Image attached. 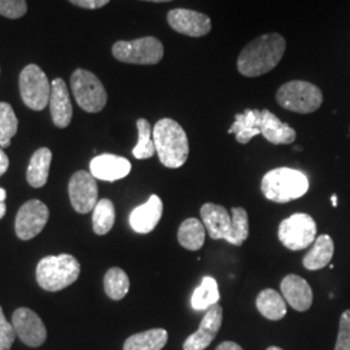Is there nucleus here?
<instances>
[{"label": "nucleus", "instance_id": "nucleus-30", "mask_svg": "<svg viewBox=\"0 0 350 350\" xmlns=\"http://www.w3.org/2000/svg\"><path fill=\"white\" fill-rule=\"evenodd\" d=\"M137 127H138V143L133 150V154L138 160H147L153 157L156 153V147L153 142V129L150 127V124L146 118H139L137 121Z\"/></svg>", "mask_w": 350, "mask_h": 350}, {"label": "nucleus", "instance_id": "nucleus-9", "mask_svg": "<svg viewBox=\"0 0 350 350\" xmlns=\"http://www.w3.org/2000/svg\"><path fill=\"white\" fill-rule=\"evenodd\" d=\"M278 235L288 250H306L317 239V224L309 214L296 213L279 225Z\"/></svg>", "mask_w": 350, "mask_h": 350}, {"label": "nucleus", "instance_id": "nucleus-15", "mask_svg": "<svg viewBox=\"0 0 350 350\" xmlns=\"http://www.w3.org/2000/svg\"><path fill=\"white\" fill-rule=\"evenodd\" d=\"M222 318L224 309L219 304H215L212 308H209L204 318L201 319L199 329L186 338L183 344V350L206 349L219 332L222 325Z\"/></svg>", "mask_w": 350, "mask_h": 350}, {"label": "nucleus", "instance_id": "nucleus-5", "mask_svg": "<svg viewBox=\"0 0 350 350\" xmlns=\"http://www.w3.org/2000/svg\"><path fill=\"white\" fill-rule=\"evenodd\" d=\"M81 274V265L72 254L47 256L37 266V282L49 292H57L75 283Z\"/></svg>", "mask_w": 350, "mask_h": 350}, {"label": "nucleus", "instance_id": "nucleus-8", "mask_svg": "<svg viewBox=\"0 0 350 350\" xmlns=\"http://www.w3.org/2000/svg\"><path fill=\"white\" fill-rule=\"evenodd\" d=\"M72 91L78 105L88 113H99L108 100L100 79L85 69H77L70 77Z\"/></svg>", "mask_w": 350, "mask_h": 350}, {"label": "nucleus", "instance_id": "nucleus-35", "mask_svg": "<svg viewBox=\"0 0 350 350\" xmlns=\"http://www.w3.org/2000/svg\"><path fill=\"white\" fill-rule=\"evenodd\" d=\"M72 4L85 10H98L107 5L111 0H69Z\"/></svg>", "mask_w": 350, "mask_h": 350}, {"label": "nucleus", "instance_id": "nucleus-13", "mask_svg": "<svg viewBox=\"0 0 350 350\" xmlns=\"http://www.w3.org/2000/svg\"><path fill=\"white\" fill-rule=\"evenodd\" d=\"M69 199L75 212L86 214L98 204V185L91 173L79 170L69 180Z\"/></svg>", "mask_w": 350, "mask_h": 350}, {"label": "nucleus", "instance_id": "nucleus-24", "mask_svg": "<svg viewBox=\"0 0 350 350\" xmlns=\"http://www.w3.org/2000/svg\"><path fill=\"white\" fill-rule=\"evenodd\" d=\"M258 312L269 321H280L287 314V302L274 289H263L256 300Z\"/></svg>", "mask_w": 350, "mask_h": 350}, {"label": "nucleus", "instance_id": "nucleus-42", "mask_svg": "<svg viewBox=\"0 0 350 350\" xmlns=\"http://www.w3.org/2000/svg\"><path fill=\"white\" fill-rule=\"evenodd\" d=\"M266 350H283L282 348H279V347H270V348H267Z\"/></svg>", "mask_w": 350, "mask_h": 350}, {"label": "nucleus", "instance_id": "nucleus-18", "mask_svg": "<svg viewBox=\"0 0 350 350\" xmlns=\"http://www.w3.org/2000/svg\"><path fill=\"white\" fill-rule=\"evenodd\" d=\"M50 109L52 121L57 127L65 129L72 122L73 107L66 83L62 78H56L51 83Z\"/></svg>", "mask_w": 350, "mask_h": 350}, {"label": "nucleus", "instance_id": "nucleus-39", "mask_svg": "<svg viewBox=\"0 0 350 350\" xmlns=\"http://www.w3.org/2000/svg\"><path fill=\"white\" fill-rule=\"evenodd\" d=\"M7 199V192L4 188L0 187V202H4Z\"/></svg>", "mask_w": 350, "mask_h": 350}, {"label": "nucleus", "instance_id": "nucleus-20", "mask_svg": "<svg viewBox=\"0 0 350 350\" xmlns=\"http://www.w3.org/2000/svg\"><path fill=\"white\" fill-rule=\"evenodd\" d=\"M261 135L271 144H292L296 140L293 127L282 122L269 109L261 111Z\"/></svg>", "mask_w": 350, "mask_h": 350}, {"label": "nucleus", "instance_id": "nucleus-29", "mask_svg": "<svg viewBox=\"0 0 350 350\" xmlns=\"http://www.w3.org/2000/svg\"><path fill=\"white\" fill-rule=\"evenodd\" d=\"M116 221V209L109 199L98 201L92 213V227L96 235H105L112 230Z\"/></svg>", "mask_w": 350, "mask_h": 350}, {"label": "nucleus", "instance_id": "nucleus-37", "mask_svg": "<svg viewBox=\"0 0 350 350\" xmlns=\"http://www.w3.org/2000/svg\"><path fill=\"white\" fill-rule=\"evenodd\" d=\"M215 350H244L239 344L234 341H224L221 342Z\"/></svg>", "mask_w": 350, "mask_h": 350}, {"label": "nucleus", "instance_id": "nucleus-21", "mask_svg": "<svg viewBox=\"0 0 350 350\" xmlns=\"http://www.w3.org/2000/svg\"><path fill=\"white\" fill-rule=\"evenodd\" d=\"M228 134H235L240 144H247L261 134V111L245 109L235 116V122L228 129Z\"/></svg>", "mask_w": 350, "mask_h": 350}, {"label": "nucleus", "instance_id": "nucleus-26", "mask_svg": "<svg viewBox=\"0 0 350 350\" xmlns=\"http://www.w3.org/2000/svg\"><path fill=\"white\" fill-rule=\"evenodd\" d=\"M205 234L206 228L200 219L188 218L178 230V241L186 250H199L205 243Z\"/></svg>", "mask_w": 350, "mask_h": 350}, {"label": "nucleus", "instance_id": "nucleus-32", "mask_svg": "<svg viewBox=\"0 0 350 350\" xmlns=\"http://www.w3.org/2000/svg\"><path fill=\"white\" fill-rule=\"evenodd\" d=\"M16 338L12 323L7 321L3 308L0 306V350H11Z\"/></svg>", "mask_w": 350, "mask_h": 350}, {"label": "nucleus", "instance_id": "nucleus-38", "mask_svg": "<svg viewBox=\"0 0 350 350\" xmlns=\"http://www.w3.org/2000/svg\"><path fill=\"white\" fill-rule=\"evenodd\" d=\"M5 212H7V206H5V204H4V202H0V219L5 215Z\"/></svg>", "mask_w": 350, "mask_h": 350}, {"label": "nucleus", "instance_id": "nucleus-22", "mask_svg": "<svg viewBox=\"0 0 350 350\" xmlns=\"http://www.w3.org/2000/svg\"><path fill=\"white\" fill-rule=\"evenodd\" d=\"M335 252L334 240L328 235H321L319 238L315 239L313 243V248L306 253L304 257L302 263L304 267L309 271H317L325 267L331 262Z\"/></svg>", "mask_w": 350, "mask_h": 350}, {"label": "nucleus", "instance_id": "nucleus-25", "mask_svg": "<svg viewBox=\"0 0 350 350\" xmlns=\"http://www.w3.org/2000/svg\"><path fill=\"white\" fill-rule=\"evenodd\" d=\"M167 338L166 329L153 328L130 336L124 344V350H161L166 345Z\"/></svg>", "mask_w": 350, "mask_h": 350}, {"label": "nucleus", "instance_id": "nucleus-10", "mask_svg": "<svg viewBox=\"0 0 350 350\" xmlns=\"http://www.w3.org/2000/svg\"><path fill=\"white\" fill-rule=\"evenodd\" d=\"M20 92L26 107L33 111H43L50 104V81L36 64L27 65L21 72Z\"/></svg>", "mask_w": 350, "mask_h": 350}, {"label": "nucleus", "instance_id": "nucleus-14", "mask_svg": "<svg viewBox=\"0 0 350 350\" xmlns=\"http://www.w3.org/2000/svg\"><path fill=\"white\" fill-rule=\"evenodd\" d=\"M167 24L176 33L192 38L204 37L212 30L209 16L186 8H175L167 13Z\"/></svg>", "mask_w": 350, "mask_h": 350}, {"label": "nucleus", "instance_id": "nucleus-12", "mask_svg": "<svg viewBox=\"0 0 350 350\" xmlns=\"http://www.w3.org/2000/svg\"><path fill=\"white\" fill-rule=\"evenodd\" d=\"M16 336L30 348H38L44 344L47 338V329L43 321L36 312L20 308L12 315L11 322Z\"/></svg>", "mask_w": 350, "mask_h": 350}, {"label": "nucleus", "instance_id": "nucleus-31", "mask_svg": "<svg viewBox=\"0 0 350 350\" xmlns=\"http://www.w3.org/2000/svg\"><path fill=\"white\" fill-rule=\"evenodd\" d=\"M18 129V120L8 103L0 101V148L11 146V140Z\"/></svg>", "mask_w": 350, "mask_h": 350}, {"label": "nucleus", "instance_id": "nucleus-3", "mask_svg": "<svg viewBox=\"0 0 350 350\" xmlns=\"http://www.w3.org/2000/svg\"><path fill=\"white\" fill-rule=\"evenodd\" d=\"M156 153L163 166L178 169L187 161L189 144L186 131L172 118H163L153 127Z\"/></svg>", "mask_w": 350, "mask_h": 350}, {"label": "nucleus", "instance_id": "nucleus-36", "mask_svg": "<svg viewBox=\"0 0 350 350\" xmlns=\"http://www.w3.org/2000/svg\"><path fill=\"white\" fill-rule=\"evenodd\" d=\"M8 167H10V159L4 153L3 148H0V176L8 170Z\"/></svg>", "mask_w": 350, "mask_h": 350}, {"label": "nucleus", "instance_id": "nucleus-28", "mask_svg": "<svg viewBox=\"0 0 350 350\" xmlns=\"http://www.w3.org/2000/svg\"><path fill=\"white\" fill-rule=\"evenodd\" d=\"M104 289L109 299L122 300L130 289L129 276L120 267L109 269L104 276Z\"/></svg>", "mask_w": 350, "mask_h": 350}, {"label": "nucleus", "instance_id": "nucleus-2", "mask_svg": "<svg viewBox=\"0 0 350 350\" xmlns=\"http://www.w3.org/2000/svg\"><path fill=\"white\" fill-rule=\"evenodd\" d=\"M201 219L213 240L224 239L232 245H243L250 235L248 213L243 208H232L231 218L225 206L213 202L201 206Z\"/></svg>", "mask_w": 350, "mask_h": 350}, {"label": "nucleus", "instance_id": "nucleus-19", "mask_svg": "<svg viewBox=\"0 0 350 350\" xmlns=\"http://www.w3.org/2000/svg\"><path fill=\"white\" fill-rule=\"evenodd\" d=\"M163 204L157 195H152L148 201L137 206L130 214V226L138 234H148L159 225L163 217Z\"/></svg>", "mask_w": 350, "mask_h": 350}, {"label": "nucleus", "instance_id": "nucleus-4", "mask_svg": "<svg viewBox=\"0 0 350 350\" xmlns=\"http://www.w3.org/2000/svg\"><path fill=\"white\" fill-rule=\"evenodd\" d=\"M309 189V179L300 170L278 167L265 174L261 191L267 200L278 204L300 199Z\"/></svg>", "mask_w": 350, "mask_h": 350}, {"label": "nucleus", "instance_id": "nucleus-16", "mask_svg": "<svg viewBox=\"0 0 350 350\" xmlns=\"http://www.w3.org/2000/svg\"><path fill=\"white\" fill-rule=\"evenodd\" d=\"M131 172L130 161L116 154L104 153L94 157L90 163V173L95 179L114 182L125 178Z\"/></svg>", "mask_w": 350, "mask_h": 350}, {"label": "nucleus", "instance_id": "nucleus-33", "mask_svg": "<svg viewBox=\"0 0 350 350\" xmlns=\"http://www.w3.org/2000/svg\"><path fill=\"white\" fill-rule=\"evenodd\" d=\"M27 12L25 0H0V14L8 18H20Z\"/></svg>", "mask_w": 350, "mask_h": 350}, {"label": "nucleus", "instance_id": "nucleus-23", "mask_svg": "<svg viewBox=\"0 0 350 350\" xmlns=\"http://www.w3.org/2000/svg\"><path fill=\"white\" fill-rule=\"evenodd\" d=\"M51 163H52V152L43 147L34 152L31 160L27 166L26 179L27 183L34 188L43 187L50 174Z\"/></svg>", "mask_w": 350, "mask_h": 350}, {"label": "nucleus", "instance_id": "nucleus-17", "mask_svg": "<svg viewBox=\"0 0 350 350\" xmlns=\"http://www.w3.org/2000/svg\"><path fill=\"white\" fill-rule=\"evenodd\" d=\"M282 296L288 305L297 312H306L313 304V291L309 283L301 276L287 275L280 283Z\"/></svg>", "mask_w": 350, "mask_h": 350}, {"label": "nucleus", "instance_id": "nucleus-41", "mask_svg": "<svg viewBox=\"0 0 350 350\" xmlns=\"http://www.w3.org/2000/svg\"><path fill=\"white\" fill-rule=\"evenodd\" d=\"M144 1H153V3H165V1H172V0H144Z\"/></svg>", "mask_w": 350, "mask_h": 350}, {"label": "nucleus", "instance_id": "nucleus-34", "mask_svg": "<svg viewBox=\"0 0 350 350\" xmlns=\"http://www.w3.org/2000/svg\"><path fill=\"white\" fill-rule=\"evenodd\" d=\"M335 350H350V310L341 314Z\"/></svg>", "mask_w": 350, "mask_h": 350}, {"label": "nucleus", "instance_id": "nucleus-27", "mask_svg": "<svg viewBox=\"0 0 350 350\" xmlns=\"http://www.w3.org/2000/svg\"><path fill=\"white\" fill-rule=\"evenodd\" d=\"M221 299L218 284L212 276L202 278L200 286L195 289L191 297V306L195 310H208Z\"/></svg>", "mask_w": 350, "mask_h": 350}, {"label": "nucleus", "instance_id": "nucleus-1", "mask_svg": "<svg viewBox=\"0 0 350 350\" xmlns=\"http://www.w3.org/2000/svg\"><path fill=\"white\" fill-rule=\"evenodd\" d=\"M286 39L278 33L263 34L250 42L238 57V70L244 77H260L271 72L282 62Z\"/></svg>", "mask_w": 350, "mask_h": 350}, {"label": "nucleus", "instance_id": "nucleus-11", "mask_svg": "<svg viewBox=\"0 0 350 350\" xmlns=\"http://www.w3.org/2000/svg\"><path fill=\"white\" fill-rule=\"evenodd\" d=\"M49 218L50 211L43 201H26L16 217V235L21 240L36 238L38 234L42 232L44 226L47 225Z\"/></svg>", "mask_w": 350, "mask_h": 350}, {"label": "nucleus", "instance_id": "nucleus-7", "mask_svg": "<svg viewBox=\"0 0 350 350\" xmlns=\"http://www.w3.org/2000/svg\"><path fill=\"white\" fill-rule=\"evenodd\" d=\"M113 56L126 64L156 65L163 60V43L154 37H144L134 40H120L112 47Z\"/></svg>", "mask_w": 350, "mask_h": 350}, {"label": "nucleus", "instance_id": "nucleus-40", "mask_svg": "<svg viewBox=\"0 0 350 350\" xmlns=\"http://www.w3.org/2000/svg\"><path fill=\"white\" fill-rule=\"evenodd\" d=\"M331 201H332V205H334V206H338V198H336L335 195L331 198Z\"/></svg>", "mask_w": 350, "mask_h": 350}, {"label": "nucleus", "instance_id": "nucleus-6", "mask_svg": "<svg viewBox=\"0 0 350 350\" xmlns=\"http://www.w3.org/2000/svg\"><path fill=\"white\" fill-rule=\"evenodd\" d=\"M278 104L291 112L308 114L318 111L323 103L321 88L306 81H291L276 92Z\"/></svg>", "mask_w": 350, "mask_h": 350}]
</instances>
